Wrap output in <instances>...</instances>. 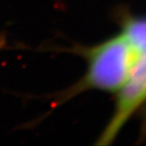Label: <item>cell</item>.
I'll return each instance as SVG.
<instances>
[{"label": "cell", "instance_id": "6da1fadb", "mask_svg": "<svg viewBox=\"0 0 146 146\" xmlns=\"http://www.w3.org/2000/svg\"><path fill=\"white\" fill-rule=\"evenodd\" d=\"M84 54L88 61L86 74L78 84L60 96L64 100L89 88L117 90L127 80L135 61L140 56L124 35L86 50Z\"/></svg>", "mask_w": 146, "mask_h": 146}, {"label": "cell", "instance_id": "7a4b0ae2", "mask_svg": "<svg viewBox=\"0 0 146 146\" xmlns=\"http://www.w3.org/2000/svg\"><path fill=\"white\" fill-rule=\"evenodd\" d=\"M135 61L129 75L122 85L116 112L99 143H109L131 114L146 100V54Z\"/></svg>", "mask_w": 146, "mask_h": 146}, {"label": "cell", "instance_id": "3957f363", "mask_svg": "<svg viewBox=\"0 0 146 146\" xmlns=\"http://www.w3.org/2000/svg\"><path fill=\"white\" fill-rule=\"evenodd\" d=\"M139 55L146 54V19H132L124 26V35Z\"/></svg>", "mask_w": 146, "mask_h": 146}, {"label": "cell", "instance_id": "277c9868", "mask_svg": "<svg viewBox=\"0 0 146 146\" xmlns=\"http://www.w3.org/2000/svg\"><path fill=\"white\" fill-rule=\"evenodd\" d=\"M7 40L5 35H0V50L4 49L6 47Z\"/></svg>", "mask_w": 146, "mask_h": 146}]
</instances>
